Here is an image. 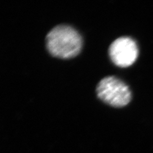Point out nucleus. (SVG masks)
<instances>
[{
    "instance_id": "nucleus-3",
    "label": "nucleus",
    "mask_w": 153,
    "mask_h": 153,
    "mask_svg": "<svg viewBox=\"0 0 153 153\" xmlns=\"http://www.w3.org/2000/svg\"><path fill=\"white\" fill-rule=\"evenodd\" d=\"M108 54L115 65L120 67H128L137 60L138 49L136 42L131 38L120 37L112 43Z\"/></svg>"
},
{
    "instance_id": "nucleus-1",
    "label": "nucleus",
    "mask_w": 153,
    "mask_h": 153,
    "mask_svg": "<svg viewBox=\"0 0 153 153\" xmlns=\"http://www.w3.org/2000/svg\"><path fill=\"white\" fill-rule=\"evenodd\" d=\"M46 44L51 55L61 59H70L80 53L82 39L74 27L68 25H59L48 33Z\"/></svg>"
},
{
    "instance_id": "nucleus-2",
    "label": "nucleus",
    "mask_w": 153,
    "mask_h": 153,
    "mask_svg": "<svg viewBox=\"0 0 153 153\" xmlns=\"http://www.w3.org/2000/svg\"><path fill=\"white\" fill-rule=\"evenodd\" d=\"M97 93L102 101L114 107L126 106L131 99V91L128 86L113 76H106L100 81Z\"/></svg>"
}]
</instances>
